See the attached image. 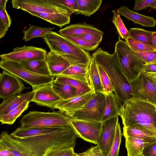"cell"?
<instances>
[{
	"label": "cell",
	"instance_id": "obj_29",
	"mask_svg": "<svg viewBox=\"0 0 156 156\" xmlns=\"http://www.w3.org/2000/svg\"><path fill=\"white\" fill-rule=\"evenodd\" d=\"M55 77V80L56 81L66 83L76 88V91L75 96L93 92L90 86L87 83L61 75H57Z\"/></svg>",
	"mask_w": 156,
	"mask_h": 156
},
{
	"label": "cell",
	"instance_id": "obj_51",
	"mask_svg": "<svg viewBox=\"0 0 156 156\" xmlns=\"http://www.w3.org/2000/svg\"><path fill=\"white\" fill-rule=\"evenodd\" d=\"M9 28L6 25L0 20V38L5 36Z\"/></svg>",
	"mask_w": 156,
	"mask_h": 156
},
{
	"label": "cell",
	"instance_id": "obj_9",
	"mask_svg": "<svg viewBox=\"0 0 156 156\" xmlns=\"http://www.w3.org/2000/svg\"><path fill=\"white\" fill-rule=\"evenodd\" d=\"M106 102V96L104 94L94 93L90 100L81 109L77 111L71 118L101 122Z\"/></svg>",
	"mask_w": 156,
	"mask_h": 156
},
{
	"label": "cell",
	"instance_id": "obj_33",
	"mask_svg": "<svg viewBox=\"0 0 156 156\" xmlns=\"http://www.w3.org/2000/svg\"><path fill=\"white\" fill-rule=\"evenodd\" d=\"M51 84L53 90L62 100H66L76 95V89L72 86L56 82L55 80Z\"/></svg>",
	"mask_w": 156,
	"mask_h": 156
},
{
	"label": "cell",
	"instance_id": "obj_18",
	"mask_svg": "<svg viewBox=\"0 0 156 156\" xmlns=\"http://www.w3.org/2000/svg\"><path fill=\"white\" fill-rule=\"evenodd\" d=\"M46 59L52 76L60 75L70 66L69 62L53 51L47 53Z\"/></svg>",
	"mask_w": 156,
	"mask_h": 156
},
{
	"label": "cell",
	"instance_id": "obj_12",
	"mask_svg": "<svg viewBox=\"0 0 156 156\" xmlns=\"http://www.w3.org/2000/svg\"><path fill=\"white\" fill-rule=\"evenodd\" d=\"M72 126L79 137L84 140L97 144L102 122H92L69 118Z\"/></svg>",
	"mask_w": 156,
	"mask_h": 156
},
{
	"label": "cell",
	"instance_id": "obj_15",
	"mask_svg": "<svg viewBox=\"0 0 156 156\" xmlns=\"http://www.w3.org/2000/svg\"><path fill=\"white\" fill-rule=\"evenodd\" d=\"M93 93L91 91L66 100H62L55 104L54 109L58 110L66 116L72 118L90 100Z\"/></svg>",
	"mask_w": 156,
	"mask_h": 156
},
{
	"label": "cell",
	"instance_id": "obj_16",
	"mask_svg": "<svg viewBox=\"0 0 156 156\" xmlns=\"http://www.w3.org/2000/svg\"><path fill=\"white\" fill-rule=\"evenodd\" d=\"M31 102L38 105L54 109L55 105L62 99L53 90L51 83L38 87L34 90Z\"/></svg>",
	"mask_w": 156,
	"mask_h": 156
},
{
	"label": "cell",
	"instance_id": "obj_46",
	"mask_svg": "<svg viewBox=\"0 0 156 156\" xmlns=\"http://www.w3.org/2000/svg\"><path fill=\"white\" fill-rule=\"evenodd\" d=\"M154 0H136L133 9L134 11H140L146 9Z\"/></svg>",
	"mask_w": 156,
	"mask_h": 156
},
{
	"label": "cell",
	"instance_id": "obj_1",
	"mask_svg": "<svg viewBox=\"0 0 156 156\" xmlns=\"http://www.w3.org/2000/svg\"><path fill=\"white\" fill-rule=\"evenodd\" d=\"M108 76L114 89V93L119 107L127 100L132 98L130 85L123 73L116 52L112 54L98 48L92 54Z\"/></svg>",
	"mask_w": 156,
	"mask_h": 156
},
{
	"label": "cell",
	"instance_id": "obj_30",
	"mask_svg": "<svg viewBox=\"0 0 156 156\" xmlns=\"http://www.w3.org/2000/svg\"><path fill=\"white\" fill-rule=\"evenodd\" d=\"M26 69L35 73L45 76H52L46 59L33 60L20 63Z\"/></svg>",
	"mask_w": 156,
	"mask_h": 156
},
{
	"label": "cell",
	"instance_id": "obj_38",
	"mask_svg": "<svg viewBox=\"0 0 156 156\" xmlns=\"http://www.w3.org/2000/svg\"><path fill=\"white\" fill-rule=\"evenodd\" d=\"M125 41L134 52L140 53L156 51L154 48L135 40L131 37H129Z\"/></svg>",
	"mask_w": 156,
	"mask_h": 156
},
{
	"label": "cell",
	"instance_id": "obj_13",
	"mask_svg": "<svg viewBox=\"0 0 156 156\" xmlns=\"http://www.w3.org/2000/svg\"><path fill=\"white\" fill-rule=\"evenodd\" d=\"M119 116L102 122L97 145L103 156H108L115 137Z\"/></svg>",
	"mask_w": 156,
	"mask_h": 156
},
{
	"label": "cell",
	"instance_id": "obj_24",
	"mask_svg": "<svg viewBox=\"0 0 156 156\" xmlns=\"http://www.w3.org/2000/svg\"><path fill=\"white\" fill-rule=\"evenodd\" d=\"M89 65L77 64L70 65L60 75L87 83L90 85L88 78Z\"/></svg>",
	"mask_w": 156,
	"mask_h": 156
},
{
	"label": "cell",
	"instance_id": "obj_14",
	"mask_svg": "<svg viewBox=\"0 0 156 156\" xmlns=\"http://www.w3.org/2000/svg\"><path fill=\"white\" fill-rule=\"evenodd\" d=\"M20 78L3 70L0 76V97L3 100L21 94L27 88Z\"/></svg>",
	"mask_w": 156,
	"mask_h": 156
},
{
	"label": "cell",
	"instance_id": "obj_31",
	"mask_svg": "<svg viewBox=\"0 0 156 156\" xmlns=\"http://www.w3.org/2000/svg\"><path fill=\"white\" fill-rule=\"evenodd\" d=\"M78 9L75 13L89 16L95 13L99 8L102 3L101 0H76Z\"/></svg>",
	"mask_w": 156,
	"mask_h": 156
},
{
	"label": "cell",
	"instance_id": "obj_34",
	"mask_svg": "<svg viewBox=\"0 0 156 156\" xmlns=\"http://www.w3.org/2000/svg\"><path fill=\"white\" fill-rule=\"evenodd\" d=\"M133 39L154 48L152 41L153 31L137 28H132L129 30Z\"/></svg>",
	"mask_w": 156,
	"mask_h": 156
},
{
	"label": "cell",
	"instance_id": "obj_26",
	"mask_svg": "<svg viewBox=\"0 0 156 156\" xmlns=\"http://www.w3.org/2000/svg\"><path fill=\"white\" fill-rule=\"evenodd\" d=\"M31 15L42 19L53 25L60 27L70 23V16L60 13H48L31 12H28Z\"/></svg>",
	"mask_w": 156,
	"mask_h": 156
},
{
	"label": "cell",
	"instance_id": "obj_39",
	"mask_svg": "<svg viewBox=\"0 0 156 156\" xmlns=\"http://www.w3.org/2000/svg\"><path fill=\"white\" fill-rule=\"evenodd\" d=\"M98 67L104 88V94L105 95H107L110 93L114 92V88L108 74L102 67L98 64Z\"/></svg>",
	"mask_w": 156,
	"mask_h": 156
},
{
	"label": "cell",
	"instance_id": "obj_36",
	"mask_svg": "<svg viewBox=\"0 0 156 156\" xmlns=\"http://www.w3.org/2000/svg\"><path fill=\"white\" fill-rule=\"evenodd\" d=\"M112 12V21L117 30L119 37L125 39L126 41L129 37H131L129 31L125 25L121 18L120 15L117 10H113Z\"/></svg>",
	"mask_w": 156,
	"mask_h": 156
},
{
	"label": "cell",
	"instance_id": "obj_35",
	"mask_svg": "<svg viewBox=\"0 0 156 156\" xmlns=\"http://www.w3.org/2000/svg\"><path fill=\"white\" fill-rule=\"evenodd\" d=\"M55 28L54 27H42L34 25H31L29 26L27 29L23 30L24 35L23 39L25 41H27L34 38L42 37Z\"/></svg>",
	"mask_w": 156,
	"mask_h": 156
},
{
	"label": "cell",
	"instance_id": "obj_4",
	"mask_svg": "<svg viewBox=\"0 0 156 156\" xmlns=\"http://www.w3.org/2000/svg\"><path fill=\"white\" fill-rule=\"evenodd\" d=\"M42 38L50 51L64 58L70 65L90 64L92 56L90 53L60 34L52 31Z\"/></svg>",
	"mask_w": 156,
	"mask_h": 156
},
{
	"label": "cell",
	"instance_id": "obj_10",
	"mask_svg": "<svg viewBox=\"0 0 156 156\" xmlns=\"http://www.w3.org/2000/svg\"><path fill=\"white\" fill-rule=\"evenodd\" d=\"M132 98H139L156 103V85L152 77L146 72L141 73L130 83Z\"/></svg>",
	"mask_w": 156,
	"mask_h": 156
},
{
	"label": "cell",
	"instance_id": "obj_55",
	"mask_svg": "<svg viewBox=\"0 0 156 156\" xmlns=\"http://www.w3.org/2000/svg\"><path fill=\"white\" fill-rule=\"evenodd\" d=\"M147 74L152 77L156 78V72H146Z\"/></svg>",
	"mask_w": 156,
	"mask_h": 156
},
{
	"label": "cell",
	"instance_id": "obj_20",
	"mask_svg": "<svg viewBox=\"0 0 156 156\" xmlns=\"http://www.w3.org/2000/svg\"><path fill=\"white\" fill-rule=\"evenodd\" d=\"M63 37L68 36H79L89 33H95L103 35V32L92 25L86 23L69 25L58 31Z\"/></svg>",
	"mask_w": 156,
	"mask_h": 156
},
{
	"label": "cell",
	"instance_id": "obj_3",
	"mask_svg": "<svg viewBox=\"0 0 156 156\" xmlns=\"http://www.w3.org/2000/svg\"><path fill=\"white\" fill-rule=\"evenodd\" d=\"M155 104L139 98H132L119 108V116L124 126L139 125L156 132Z\"/></svg>",
	"mask_w": 156,
	"mask_h": 156
},
{
	"label": "cell",
	"instance_id": "obj_59",
	"mask_svg": "<svg viewBox=\"0 0 156 156\" xmlns=\"http://www.w3.org/2000/svg\"><path fill=\"white\" fill-rule=\"evenodd\" d=\"M155 105V110L156 111V103L154 104Z\"/></svg>",
	"mask_w": 156,
	"mask_h": 156
},
{
	"label": "cell",
	"instance_id": "obj_2",
	"mask_svg": "<svg viewBox=\"0 0 156 156\" xmlns=\"http://www.w3.org/2000/svg\"><path fill=\"white\" fill-rule=\"evenodd\" d=\"M79 137L72 125L55 132L21 139H15L25 145L34 154L42 155L48 150L74 148Z\"/></svg>",
	"mask_w": 156,
	"mask_h": 156
},
{
	"label": "cell",
	"instance_id": "obj_40",
	"mask_svg": "<svg viewBox=\"0 0 156 156\" xmlns=\"http://www.w3.org/2000/svg\"><path fill=\"white\" fill-rule=\"evenodd\" d=\"M122 135L120 124L118 122L117 126L115 140L108 156H118Z\"/></svg>",
	"mask_w": 156,
	"mask_h": 156
},
{
	"label": "cell",
	"instance_id": "obj_27",
	"mask_svg": "<svg viewBox=\"0 0 156 156\" xmlns=\"http://www.w3.org/2000/svg\"><path fill=\"white\" fill-rule=\"evenodd\" d=\"M88 78L93 92L104 94V88L98 70V64L95 59L92 57L89 65Z\"/></svg>",
	"mask_w": 156,
	"mask_h": 156
},
{
	"label": "cell",
	"instance_id": "obj_23",
	"mask_svg": "<svg viewBox=\"0 0 156 156\" xmlns=\"http://www.w3.org/2000/svg\"><path fill=\"white\" fill-rule=\"evenodd\" d=\"M65 126L37 127L27 129H21L18 128L10 135L14 138L21 139L55 132L62 129Z\"/></svg>",
	"mask_w": 156,
	"mask_h": 156
},
{
	"label": "cell",
	"instance_id": "obj_7",
	"mask_svg": "<svg viewBox=\"0 0 156 156\" xmlns=\"http://www.w3.org/2000/svg\"><path fill=\"white\" fill-rule=\"evenodd\" d=\"M0 67L3 70L13 74L30 85L32 87V90L41 86L51 83L54 80V76L35 73L18 62L1 60Z\"/></svg>",
	"mask_w": 156,
	"mask_h": 156
},
{
	"label": "cell",
	"instance_id": "obj_53",
	"mask_svg": "<svg viewBox=\"0 0 156 156\" xmlns=\"http://www.w3.org/2000/svg\"><path fill=\"white\" fill-rule=\"evenodd\" d=\"M8 0H0V8H6V4Z\"/></svg>",
	"mask_w": 156,
	"mask_h": 156
},
{
	"label": "cell",
	"instance_id": "obj_54",
	"mask_svg": "<svg viewBox=\"0 0 156 156\" xmlns=\"http://www.w3.org/2000/svg\"><path fill=\"white\" fill-rule=\"evenodd\" d=\"M149 7L156 9V0H154V1L150 4Z\"/></svg>",
	"mask_w": 156,
	"mask_h": 156
},
{
	"label": "cell",
	"instance_id": "obj_37",
	"mask_svg": "<svg viewBox=\"0 0 156 156\" xmlns=\"http://www.w3.org/2000/svg\"><path fill=\"white\" fill-rule=\"evenodd\" d=\"M64 37L82 49L87 51L95 50L99 44L98 43L87 42L78 36H68Z\"/></svg>",
	"mask_w": 156,
	"mask_h": 156
},
{
	"label": "cell",
	"instance_id": "obj_8",
	"mask_svg": "<svg viewBox=\"0 0 156 156\" xmlns=\"http://www.w3.org/2000/svg\"><path fill=\"white\" fill-rule=\"evenodd\" d=\"M13 8L27 12L60 13L70 16L73 13L58 0H12Z\"/></svg>",
	"mask_w": 156,
	"mask_h": 156
},
{
	"label": "cell",
	"instance_id": "obj_6",
	"mask_svg": "<svg viewBox=\"0 0 156 156\" xmlns=\"http://www.w3.org/2000/svg\"><path fill=\"white\" fill-rule=\"evenodd\" d=\"M21 129L37 127H60L72 125L69 118L59 112H44L31 111L20 121Z\"/></svg>",
	"mask_w": 156,
	"mask_h": 156
},
{
	"label": "cell",
	"instance_id": "obj_52",
	"mask_svg": "<svg viewBox=\"0 0 156 156\" xmlns=\"http://www.w3.org/2000/svg\"><path fill=\"white\" fill-rule=\"evenodd\" d=\"M152 38L154 48L156 50V31L153 32Z\"/></svg>",
	"mask_w": 156,
	"mask_h": 156
},
{
	"label": "cell",
	"instance_id": "obj_28",
	"mask_svg": "<svg viewBox=\"0 0 156 156\" xmlns=\"http://www.w3.org/2000/svg\"><path fill=\"white\" fill-rule=\"evenodd\" d=\"M106 96V105L101 122L119 116V106L117 98L113 92Z\"/></svg>",
	"mask_w": 156,
	"mask_h": 156
},
{
	"label": "cell",
	"instance_id": "obj_41",
	"mask_svg": "<svg viewBox=\"0 0 156 156\" xmlns=\"http://www.w3.org/2000/svg\"><path fill=\"white\" fill-rule=\"evenodd\" d=\"M74 148L51 149L47 150L42 156H73Z\"/></svg>",
	"mask_w": 156,
	"mask_h": 156
},
{
	"label": "cell",
	"instance_id": "obj_58",
	"mask_svg": "<svg viewBox=\"0 0 156 156\" xmlns=\"http://www.w3.org/2000/svg\"><path fill=\"white\" fill-rule=\"evenodd\" d=\"M150 63H156V60H155L154 61Z\"/></svg>",
	"mask_w": 156,
	"mask_h": 156
},
{
	"label": "cell",
	"instance_id": "obj_45",
	"mask_svg": "<svg viewBox=\"0 0 156 156\" xmlns=\"http://www.w3.org/2000/svg\"><path fill=\"white\" fill-rule=\"evenodd\" d=\"M82 156H103L98 146H93L85 151L79 154Z\"/></svg>",
	"mask_w": 156,
	"mask_h": 156
},
{
	"label": "cell",
	"instance_id": "obj_25",
	"mask_svg": "<svg viewBox=\"0 0 156 156\" xmlns=\"http://www.w3.org/2000/svg\"><path fill=\"white\" fill-rule=\"evenodd\" d=\"M123 135L144 140H156V132L139 125L123 126Z\"/></svg>",
	"mask_w": 156,
	"mask_h": 156
},
{
	"label": "cell",
	"instance_id": "obj_57",
	"mask_svg": "<svg viewBox=\"0 0 156 156\" xmlns=\"http://www.w3.org/2000/svg\"><path fill=\"white\" fill-rule=\"evenodd\" d=\"M152 77V78H153V80L155 84L156 85V78H154V77Z\"/></svg>",
	"mask_w": 156,
	"mask_h": 156
},
{
	"label": "cell",
	"instance_id": "obj_11",
	"mask_svg": "<svg viewBox=\"0 0 156 156\" xmlns=\"http://www.w3.org/2000/svg\"><path fill=\"white\" fill-rule=\"evenodd\" d=\"M47 53L42 48L24 45L14 48L11 52L1 54V60L20 63L33 60L46 59Z\"/></svg>",
	"mask_w": 156,
	"mask_h": 156
},
{
	"label": "cell",
	"instance_id": "obj_22",
	"mask_svg": "<svg viewBox=\"0 0 156 156\" xmlns=\"http://www.w3.org/2000/svg\"><path fill=\"white\" fill-rule=\"evenodd\" d=\"M125 147L127 156H142L144 148L156 142V140H144L130 136H125Z\"/></svg>",
	"mask_w": 156,
	"mask_h": 156
},
{
	"label": "cell",
	"instance_id": "obj_17",
	"mask_svg": "<svg viewBox=\"0 0 156 156\" xmlns=\"http://www.w3.org/2000/svg\"><path fill=\"white\" fill-rule=\"evenodd\" d=\"M0 142L6 147L14 156H38L33 153L25 145L13 138L5 131L1 133Z\"/></svg>",
	"mask_w": 156,
	"mask_h": 156
},
{
	"label": "cell",
	"instance_id": "obj_5",
	"mask_svg": "<svg viewBox=\"0 0 156 156\" xmlns=\"http://www.w3.org/2000/svg\"><path fill=\"white\" fill-rule=\"evenodd\" d=\"M114 51L122 72L129 83L144 72L146 63L135 54L125 41L119 37L115 44Z\"/></svg>",
	"mask_w": 156,
	"mask_h": 156
},
{
	"label": "cell",
	"instance_id": "obj_49",
	"mask_svg": "<svg viewBox=\"0 0 156 156\" xmlns=\"http://www.w3.org/2000/svg\"><path fill=\"white\" fill-rule=\"evenodd\" d=\"M0 156H14L12 152L4 144L0 142Z\"/></svg>",
	"mask_w": 156,
	"mask_h": 156
},
{
	"label": "cell",
	"instance_id": "obj_19",
	"mask_svg": "<svg viewBox=\"0 0 156 156\" xmlns=\"http://www.w3.org/2000/svg\"><path fill=\"white\" fill-rule=\"evenodd\" d=\"M117 11L121 15L134 23L139 24L145 27H154L156 25V20L153 17L140 14L123 5Z\"/></svg>",
	"mask_w": 156,
	"mask_h": 156
},
{
	"label": "cell",
	"instance_id": "obj_44",
	"mask_svg": "<svg viewBox=\"0 0 156 156\" xmlns=\"http://www.w3.org/2000/svg\"><path fill=\"white\" fill-rule=\"evenodd\" d=\"M58 2L65 6L73 14L76 13L78 9L76 0H58Z\"/></svg>",
	"mask_w": 156,
	"mask_h": 156
},
{
	"label": "cell",
	"instance_id": "obj_48",
	"mask_svg": "<svg viewBox=\"0 0 156 156\" xmlns=\"http://www.w3.org/2000/svg\"><path fill=\"white\" fill-rule=\"evenodd\" d=\"M142 156H156V142L144 148L142 152Z\"/></svg>",
	"mask_w": 156,
	"mask_h": 156
},
{
	"label": "cell",
	"instance_id": "obj_32",
	"mask_svg": "<svg viewBox=\"0 0 156 156\" xmlns=\"http://www.w3.org/2000/svg\"><path fill=\"white\" fill-rule=\"evenodd\" d=\"M30 101L26 100L18 107L10 111L8 113L0 116V122L2 124L11 125L22 113L27 110Z\"/></svg>",
	"mask_w": 156,
	"mask_h": 156
},
{
	"label": "cell",
	"instance_id": "obj_42",
	"mask_svg": "<svg viewBox=\"0 0 156 156\" xmlns=\"http://www.w3.org/2000/svg\"><path fill=\"white\" fill-rule=\"evenodd\" d=\"M134 53L146 64L150 63L156 60V51L140 53Z\"/></svg>",
	"mask_w": 156,
	"mask_h": 156
},
{
	"label": "cell",
	"instance_id": "obj_56",
	"mask_svg": "<svg viewBox=\"0 0 156 156\" xmlns=\"http://www.w3.org/2000/svg\"><path fill=\"white\" fill-rule=\"evenodd\" d=\"M73 156H82L80 155L79 154H77L76 153H74Z\"/></svg>",
	"mask_w": 156,
	"mask_h": 156
},
{
	"label": "cell",
	"instance_id": "obj_43",
	"mask_svg": "<svg viewBox=\"0 0 156 156\" xmlns=\"http://www.w3.org/2000/svg\"><path fill=\"white\" fill-rule=\"evenodd\" d=\"M103 35L98 34L89 33L78 36L87 42L100 44L102 40Z\"/></svg>",
	"mask_w": 156,
	"mask_h": 156
},
{
	"label": "cell",
	"instance_id": "obj_21",
	"mask_svg": "<svg viewBox=\"0 0 156 156\" xmlns=\"http://www.w3.org/2000/svg\"><path fill=\"white\" fill-rule=\"evenodd\" d=\"M33 90L17 94L3 100L0 105V116L7 114L20 106L23 101L31 102L34 95Z\"/></svg>",
	"mask_w": 156,
	"mask_h": 156
},
{
	"label": "cell",
	"instance_id": "obj_47",
	"mask_svg": "<svg viewBox=\"0 0 156 156\" xmlns=\"http://www.w3.org/2000/svg\"><path fill=\"white\" fill-rule=\"evenodd\" d=\"M0 20L2 21L9 27L12 23V20L6 10V8H0Z\"/></svg>",
	"mask_w": 156,
	"mask_h": 156
},
{
	"label": "cell",
	"instance_id": "obj_50",
	"mask_svg": "<svg viewBox=\"0 0 156 156\" xmlns=\"http://www.w3.org/2000/svg\"><path fill=\"white\" fill-rule=\"evenodd\" d=\"M144 72H156V63L146 64L144 68Z\"/></svg>",
	"mask_w": 156,
	"mask_h": 156
}]
</instances>
